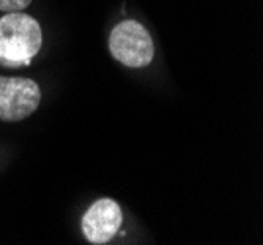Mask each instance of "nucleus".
<instances>
[{
    "mask_svg": "<svg viewBox=\"0 0 263 245\" xmlns=\"http://www.w3.org/2000/svg\"><path fill=\"white\" fill-rule=\"evenodd\" d=\"M108 49L118 63L130 69L147 67L155 55L152 34L136 20H124L110 32Z\"/></svg>",
    "mask_w": 263,
    "mask_h": 245,
    "instance_id": "2",
    "label": "nucleus"
},
{
    "mask_svg": "<svg viewBox=\"0 0 263 245\" xmlns=\"http://www.w3.org/2000/svg\"><path fill=\"white\" fill-rule=\"evenodd\" d=\"M32 4V0H0V12H22Z\"/></svg>",
    "mask_w": 263,
    "mask_h": 245,
    "instance_id": "5",
    "label": "nucleus"
},
{
    "mask_svg": "<svg viewBox=\"0 0 263 245\" xmlns=\"http://www.w3.org/2000/svg\"><path fill=\"white\" fill-rule=\"evenodd\" d=\"M42 89L32 78L0 75V120L22 122L40 108Z\"/></svg>",
    "mask_w": 263,
    "mask_h": 245,
    "instance_id": "3",
    "label": "nucleus"
},
{
    "mask_svg": "<svg viewBox=\"0 0 263 245\" xmlns=\"http://www.w3.org/2000/svg\"><path fill=\"white\" fill-rule=\"evenodd\" d=\"M44 34L40 22L24 14L8 12L0 18V63L8 67H28L42 49Z\"/></svg>",
    "mask_w": 263,
    "mask_h": 245,
    "instance_id": "1",
    "label": "nucleus"
},
{
    "mask_svg": "<svg viewBox=\"0 0 263 245\" xmlns=\"http://www.w3.org/2000/svg\"><path fill=\"white\" fill-rule=\"evenodd\" d=\"M122 222H124V214L120 204L112 198H100L92 202L85 212L81 220V230L88 243L104 245L120 232Z\"/></svg>",
    "mask_w": 263,
    "mask_h": 245,
    "instance_id": "4",
    "label": "nucleus"
}]
</instances>
